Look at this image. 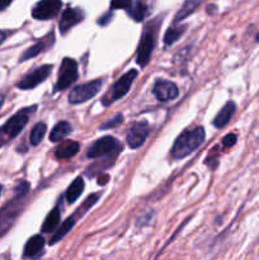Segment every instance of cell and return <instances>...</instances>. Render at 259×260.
Listing matches in <instances>:
<instances>
[{
    "instance_id": "cell-1",
    "label": "cell",
    "mask_w": 259,
    "mask_h": 260,
    "mask_svg": "<svg viewBox=\"0 0 259 260\" xmlns=\"http://www.w3.org/2000/svg\"><path fill=\"white\" fill-rule=\"evenodd\" d=\"M205 139L206 132L202 126H198L193 129H184L174 141L170 155L175 160L184 159L185 156L195 152L205 142Z\"/></svg>"
},
{
    "instance_id": "cell-2",
    "label": "cell",
    "mask_w": 259,
    "mask_h": 260,
    "mask_svg": "<svg viewBox=\"0 0 259 260\" xmlns=\"http://www.w3.org/2000/svg\"><path fill=\"white\" fill-rule=\"evenodd\" d=\"M160 23H161L160 19H154L152 22L147 23L146 27H145L141 41H140L139 47H137L136 55V62L140 68H145L151 58V53L154 51L155 45H156L157 30H159Z\"/></svg>"
},
{
    "instance_id": "cell-3",
    "label": "cell",
    "mask_w": 259,
    "mask_h": 260,
    "mask_svg": "<svg viewBox=\"0 0 259 260\" xmlns=\"http://www.w3.org/2000/svg\"><path fill=\"white\" fill-rule=\"evenodd\" d=\"M36 109H37V106L27 107V108L22 109L18 113H15L4 126L0 127V146L12 141L23 131V128L29 122L30 116L35 114Z\"/></svg>"
},
{
    "instance_id": "cell-4",
    "label": "cell",
    "mask_w": 259,
    "mask_h": 260,
    "mask_svg": "<svg viewBox=\"0 0 259 260\" xmlns=\"http://www.w3.org/2000/svg\"><path fill=\"white\" fill-rule=\"evenodd\" d=\"M137 74H139V71H137L136 69H132V70L123 74V75L112 85L111 90H108L104 94V96L102 98V104H103L104 107H108L111 106V104H113L114 102L118 101V99L123 98V96L128 93L130 89H131V85L134 84L135 79L137 78Z\"/></svg>"
},
{
    "instance_id": "cell-5",
    "label": "cell",
    "mask_w": 259,
    "mask_h": 260,
    "mask_svg": "<svg viewBox=\"0 0 259 260\" xmlns=\"http://www.w3.org/2000/svg\"><path fill=\"white\" fill-rule=\"evenodd\" d=\"M79 78L78 62L74 58L65 57L61 62L60 70H58V78L55 84L53 91H62L65 89L70 88Z\"/></svg>"
},
{
    "instance_id": "cell-6",
    "label": "cell",
    "mask_w": 259,
    "mask_h": 260,
    "mask_svg": "<svg viewBox=\"0 0 259 260\" xmlns=\"http://www.w3.org/2000/svg\"><path fill=\"white\" fill-rule=\"evenodd\" d=\"M121 152V144L112 136H103L94 141L86 151V157L89 159H98L107 155Z\"/></svg>"
},
{
    "instance_id": "cell-7",
    "label": "cell",
    "mask_w": 259,
    "mask_h": 260,
    "mask_svg": "<svg viewBox=\"0 0 259 260\" xmlns=\"http://www.w3.org/2000/svg\"><path fill=\"white\" fill-rule=\"evenodd\" d=\"M102 84H103V79H95L89 83L75 86L74 89H71L70 94H69V102L71 104H81L90 101L99 93Z\"/></svg>"
},
{
    "instance_id": "cell-8",
    "label": "cell",
    "mask_w": 259,
    "mask_h": 260,
    "mask_svg": "<svg viewBox=\"0 0 259 260\" xmlns=\"http://www.w3.org/2000/svg\"><path fill=\"white\" fill-rule=\"evenodd\" d=\"M23 200H24V197H22V196H15L12 202H9L2 208V211H0V236L4 235L12 228L18 216L20 215L23 210Z\"/></svg>"
},
{
    "instance_id": "cell-9",
    "label": "cell",
    "mask_w": 259,
    "mask_h": 260,
    "mask_svg": "<svg viewBox=\"0 0 259 260\" xmlns=\"http://www.w3.org/2000/svg\"><path fill=\"white\" fill-rule=\"evenodd\" d=\"M52 65H42L40 66V68H36L35 70H32L29 74H27V75L17 84V86L20 90H30V89H35L36 86L42 84L43 81L48 78V75H50L51 71H52Z\"/></svg>"
},
{
    "instance_id": "cell-10",
    "label": "cell",
    "mask_w": 259,
    "mask_h": 260,
    "mask_svg": "<svg viewBox=\"0 0 259 260\" xmlns=\"http://www.w3.org/2000/svg\"><path fill=\"white\" fill-rule=\"evenodd\" d=\"M62 7L61 0H40L32 9V17L37 20H48L55 18Z\"/></svg>"
},
{
    "instance_id": "cell-11",
    "label": "cell",
    "mask_w": 259,
    "mask_h": 260,
    "mask_svg": "<svg viewBox=\"0 0 259 260\" xmlns=\"http://www.w3.org/2000/svg\"><path fill=\"white\" fill-rule=\"evenodd\" d=\"M149 134H150V127L146 121L136 122V123L130 128L128 134H127L126 136L127 145H128L131 149H139V147L142 146L144 142L146 141Z\"/></svg>"
},
{
    "instance_id": "cell-12",
    "label": "cell",
    "mask_w": 259,
    "mask_h": 260,
    "mask_svg": "<svg viewBox=\"0 0 259 260\" xmlns=\"http://www.w3.org/2000/svg\"><path fill=\"white\" fill-rule=\"evenodd\" d=\"M152 94L160 102H169L179 95V89L177 84L165 79H157L152 88Z\"/></svg>"
},
{
    "instance_id": "cell-13",
    "label": "cell",
    "mask_w": 259,
    "mask_h": 260,
    "mask_svg": "<svg viewBox=\"0 0 259 260\" xmlns=\"http://www.w3.org/2000/svg\"><path fill=\"white\" fill-rule=\"evenodd\" d=\"M84 17H85V13L79 8H68V9L63 10L60 18V23H58L61 35H65L74 25L80 23L84 19Z\"/></svg>"
},
{
    "instance_id": "cell-14",
    "label": "cell",
    "mask_w": 259,
    "mask_h": 260,
    "mask_svg": "<svg viewBox=\"0 0 259 260\" xmlns=\"http://www.w3.org/2000/svg\"><path fill=\"white\" fill-rule=\"evenodd\" d=\"M53 43H55V33L51 32L50 35H46L45 37L41 38L37 43H35V45L30 46L28 50H25L24 52L22 53V56H20L19 62H24V61L36 57V56L40 55V53L50 50L53 46Z\"/></svg>"
},
{
    "instance_id": "cell-15",
    "label": "cell",
    "mask_w": 259,
    "mask_h": 260,
    "mask_svg": "<svg viewBox=\"0 0 259 260\" xmlns=\"http://www.w3.org/2000/svg\"><path fill=\"white\" fill-rule=\"evenodd\" d=\"M45 239L41 235H35L25 243L24 251H23V256L24 258H37L41 255L43 248H45Z\"/></svg>"
},
{
    "instance_id": "cell-16",
    "label": "cell",
    "mask_w": 259,
    "mask_h": 260,
    "mask_svg": "<svg viewBox=\"0 0 259 260\" xmlns=\"http://www.w3.org/2000/svg\"><path fill=\"white\" fill-rule=\"evenodd\" d=\"M236 111V104L234 102H228L225 106L221 108V111L216 114L215 119H213V126L216 128H222L226 124L230 122V119L233 118V116L235 114Z\"/></svg>"
},
{
    "instance_id": "cell-17",
    "label": "cell",
    "mask_w": 259,
    "mask_h": 260,
    "mask_svg": "<svg viewBox=\"0 0 259 260\" xmlns=\"http://www.w3.org/2000/svg\"><path fill=\"white\" fill-rule=\"evenodd\" d=\"M80 150V145L76 141H65L55 150V157L57 160H68L75 156Z\"/></svg>"
},
{
    "instance_id": "cell-18",
    "label": "cell",
    "mask_w": 259,
    "mask_h": 260,
    "mask_svg": "<svg viewBox=\"0 0 259 260\" xmlns=\"http://www.w3.org/2000/svg\"><path fill=\"white\" fill-rule=\"evenodd\" d=\"M84 188H85V183H84V179L81 177H78L74 179V182L69 185L68 190L65 193V200L69 205H73V203L76 202L79 197L83 194Z\"/></svg>"
},
{
    "instance_id": "cell-19",
    "label": "cell",
    "mask_w": 259,
    "mask_h": 260,
    "mask_svg": "<svg viewBox=\"0 0 259 260\" xmlns=\"http://www.w3.org/2000/svg\"><path fill=\"white\" fill-rule=\"evenodd\" d=\"M78 217H79V215L75 212L73 216H70L69 218H66V220L62 222V225L58 228V230L56 231V233L53 234L52 238H51L50 245H53V244L58 243V241H60L63 236L68 235V234L71 231V229L75 226L76 221H78Z\"/></svg>"
},
{
    "instance_id": "cell-20",
    "label": "cell",
    "mask_w": 259,
    "mask_h": 260,
    "mask_svg": "<svg viewBox=\"0 0 259 260\" xmlns=\"http://www.w3.org/2000/svg\"><path fill=\"white\" fill-rule=\"evenodd\" d=\"M60 220H61V211L60 208H58V206H56V207L48 213L45 222L42 223V228H41L42 233L47 234V233H52V231H55L56 229H57V226L60 225Z\"/></svg>"
},
{
    "instance_id": "cell-21",
    "label": "cell",
    "mask_w": 259,
    "mask_h": 260,
    "mask_svg": "<svg viewBox=\"0 0 259 260\" xmlns=\"http://www.w3.org/2000/svg\"><path fill=\"white\" fill-rule=\"evenodd\" d=\"M71 124L68 121H60L58 123L55 124V127L52 128L50 134V141L51 142H60L68 136L69 134H71Z\"/></svg>"
},
{
    "instance_id": "cell-22",
    "label": "cell",
    "mask_w": 259,
    "mask_h": 260,
    "mask_svg": "<svg viewBox=\"0 0 259 260\" xmlns=\"http://www.w3.org/2000/svg\"><path fill=\"white\" fill-rule=\"evenodd\" d=\"M127 12L135 22H141L147 13V5L144 0H136L135 4H132Z\"/></svg>"
},
{
    "instance_id": "cell-23",
    "label": "cell",
    "mask_w": 259,
    "mask_h": 260,
    "mask_svg": "<svg viewBox=\"0 0 259 260\" xmlns=\"http://www.w3.org/2000/svg\"><path fill=\"white\" fill-rule=\"evenodd\" d=\"M202 2L203 0H185L184 4H183V7H182V9H180L179 12L177 13V15H175L174 22L175 23L180 22V20H183L184 18H187L189 14H192V13L195 12L198 7H200V4Z\"/></svg>"
},
{
    "instance_id": "cell-24",
    "label": "cell",
    "mask_w": 259,
    "mask_h": 260,
    "mask_svg": "<svg viewBox=\"0 0 259 260\" xmlns=\"http://www.w3.org/2000/svg\"><path fill=\"white\" fill-rule=\"evenodd\" d=\"M185 29H187V25H173V27H170L164 36L165 46H172L173 43L177 42L182 37L183 33L185 32Z\"/></svg>"
},
{
    "instance_id": "cell-25",
    "label": "cell",
    "mask_w": 259,
    "mask_h": 260,
    "mask_svg": "<svg viewBox=\"0 0 259 260\" xmlns=\"http://www.w3.org/2000/svg\"><path fill=\"white\" fill-rule=\"evenodd\" d=\"M46 131H47V126H46V123H43V122L35 124V127H33L29 135L30 145L37 146L38 144H41V141H42L43 137H45Z\"/></svg>"
},
{
    "instance_id": "cell-26",
    "label": "cell",
    "mask_w": 259,
    "mask_h": 260,
    "mask_svg": "<svg viewBox=\"0 0 259 260\" xmlns=\"http://www.w3.org/2000/svg\"><path fill=\"white\" fill-rule=\"evenodd\" d=\"M122 122H123V116H122V114H117V116H114L111 121H107V122H104V123H102L101 126H99V129L114 128V127L119 126Z\"/></svg>"
},
{
    "instance_id": "cell-27",
    "label": "cell",
    "mask_w": 259,
    "mask_h": 260,
    "mask_svg": "<svg viewBox=\"0 0 259 260\" xmlns=\"http://www.w3.org/2000/svg\"><path fill=\"white\" fill-rule=\"evenodd\" d=\"M132 5V0H112L111 9L128 10Z\"/></svg>"
},
{
    "instance_id": "cell-28",
    "label": "cell",
    "mask_w": 259,
    "mask_h": 260,
    "mask_svg": "<svg viewBox=\"0 0 259 260\" xmlns=\"http://www.w3.org/2000/svg\"><path fill=\"white\" fill-rule=\"evenodd\" d=\"M29 192V183L27 182H20L19 185L15 188V196H22V197H25V194Z\"/></svg>"
},
{
    "instance_id": "cell-29",
    "label": "cell",
    "mask_w": 259,
    "mask_h": 260,
    "mask_svg": "<svg viewBox=\"0 0 259 260\" xmlns=\"http://www.w3.org/2000/svg\"><path fill=\"white\" fill-rule=\"evenodd\" d=\"M238 141V137L235 134H228L222 139V146L223 147H233Z\"/></svg>"
},
{
    "instance_id": "cell-30",
    "label": "cell",
    "mask_w": 259,
    "mask_h": 260,
    "mask_svg": "<svg viewBox=\"0 0 259 260\" xmlns=\"http://www.w3.org/2000/svg\"><path fill=\"white\" fill-rule=\"evenodd\" d=\"M111 18H112L111 13H107V14L103 15V18H101V19L98 20V23L101 25H107V24H108L109 20H111Z\"/></svg>"
},
{
    "instance_id": "cell-31",
    "label": "cell",
    "mask_w": 259,
    "mask_h": 260,
    "mask_svg": "<svg viewBox=\"0 0 259 260\" xmlns=\"http://www.w3.org/2000/svg\"><path fill=\"white\" fill-rule=\"evenodd\" d=\"M13 0H0V10H4L12 4Z\"/></svg>"
},
{
    "instance_id": "cell-32",
    "label": "cell",
    "mask_w": 259,
    "mask_h": 260,
    "mask_svg": "<svg viewBox=\"0 0 259 260\" xmlns=\"http://www.w3.org/2000/svg\"><path fill=\"white\" fill-rule=\"evenodd\" d=\"M99 178H101L102 180H98V184H101V185L106 184V183L108 182V179H109L108 175H101V177H99Z\"/></svg>"
},
{
    "instance_id": "cell-33",
    "label": "cell",
    "mask_w": 259,
    "mask_h": 260,
    "mask_svg": "<svg viewBox=\"0 0 259 260\" xmlns=\"http://www.w3.org/2000/svg\"><path fill=\"white\" fill-rule=\"evenodd\" d=\"M4 40H5L4 32H2V30H0V45H2V43L4 42Z\"/></svg>"
},
{
    "instance_id": "cell-34",
    "label": "cell",
    "mask_w": 259,
    "mask_h": 260,
    "mask_svg": "<svg viewBox=\"0 0 259 260\" xmlns=\"http://www.w3.org/2000/svg\"><path fill=\"white\" fill-rule=\"evenodd\" d=\"M3 103H4V95H2V94H0V107L3 106Z\"/></svg>"
},
{
    "instance_id": "cell-35",
    "label": "cell",
    "mask_w": 259,
    "mask_h": 260,
    "mask_svg": "<svg viewBox=\"0 0 259 260\" xmlns=\"http://www.w3.org/2000/svg\"><path fill=\"white\" fill-rule=\"evenodd\" d=\"M255 40H256V42H259V32L256 33V37H255Z\"/></svg>"
},
{
    "instance_id": "cell-36",
    "label": "cell",
    "mask_w": 259,
    "mask_h": 260,
    "mask_svg": "<svg viewBox=\"0 0 259 260\" xmlns=\"http://www.w3.org/2000/svg\"><path fill=\"white\" fill-rule=\"evenodd\" d=\"M0 193H2V185H0Z\"/></svg>"
}]
</instances>
